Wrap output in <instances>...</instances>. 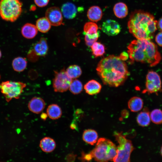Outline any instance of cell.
Here are the masks:
<instances>
[{"instance_id":"cell-28","label":"cell","mask_w":162,"mask_h":162,"mask_svg":"<svg viewBox=\"0 0 162 162\" xmlns=\"http://www.w3.org/2000/svg\"><path fill=\"white\" fill-rule=\"evenodd\" d=\"M93 55L95 57L103 56L105 52L104 45L99 42H94L91 46Z\"/></svg>"},{"instance_id":"cell-2","label":"cell","mask_w":162,"mask_h":162,"mask_svg":"<svg viewBox=\"0 0 162 162\" xmlns=\"http://www.w3.org/2000/svg\"><path fill=\"white\" fill-rule=\"evenodd\" d=\"M157 23L150 14L137 10L131 14L128 26L130 32L137 39L150 40L157 29Z\"/></svg>"},{"instance_id":"cell-40","label":"cell","mask_w":162,"mask_h":162,"mask_svg":"<svg viewBox=\"0 0 162 162\" xmlns=\"http://www.w3.org/2000/svg\"><path fill=\"white\" fill-rule=\"evenodd\" d=\"M0 77H1V76H0Z\"/></svg>"},{"instance_id":"cell-17","label":"cell","mask_w":162,"mask_h":162,"mask_svg":"<svg viewBox=\"0 0 162 162\" xmlns=\"http://www.w3.org/2000/svg\"><path fill=\"white\" fill-rule=\"evenodd\" d=\"M39 146L41 150L46 153L52 152L56 147V143L52 138L46 137L43 138L40 141Z\"/></svg>"},{"instance_id":"cell-25","label":"cell","mask_w":162,"mask_h":162,"mask_svg":"<svg viewBox=\"0 0 162 162\" xmlns=\"http://www.w3.org/2000/svg\"><path fill=\"white\" fill-rule=\"evenodd\" d=\"M27 62L26 58L18 57L14 58L12 63V67L14 70L17 72L23 71L26 68Z\"/></svg>"},{"instance_id":"cell-34","label":"cell","mask_w":162,"mask_h":162,"mask_svg":"<svg viewBox=\"0 0 162 162\" xmlns=\"http://www.w3.org/2000/svg\"><path fill=\"white\" fill-rule=\"evenodd\" d=\"M155 40L157 44L160 46H162V31L157 34Z\"/></svg>"},{"instance_id":"cell-18","label":"cell","mask_w":162,"mask_h":162,"mask_svg":"<svg viewBox=\"0 0 162 162\" xmlns=\"http://www.w3.org/2000/svg\"><path fill=\"white\" fill-rule=\"evenodd\" d=\"M101 86L95 80L88 81L84 85V88L86 93L89 95H93L99 93L101 89Z\"/></svg>"},{"instance_id":"cell-27","label":"cell","mask_w":162,"mask_h":162,"mask_svg":"<svg viewBox=\"0 0 162 162\" xmlns=\"http://www.w3.org/2000/svg\"><path fill=\"white\" fill-rule=\"evenodd\" d=\"M66 71L68 76L72 79L79 77L82 73L81 68L77 65L70 66L67 69Z\"/></svg>"},{"instance_id":"cell-36","label":"cell","mask_w":162,"mask_h":162,"mask_svg":"<svg viewBox=\"0 0 162 162\" xmlns=\"http://www.w3.org/2000/svg\"><path fill=\"white\" fill-rule=\"evenodd\" d=\"M157 27L160 31H162V17L157 22Z\"/></svg>"},{"instance_id":"cell-1","label":"cell","mask_w":162,"mask_h":162,"mask_svg":"<svg viewBox=\"0 0 162 162\" xmlns=\"http://www.w3.org/2000/svg\"><path fill=\"white\" fill-rule=\"evenodd\" d=\"M104 84L117 87L122 85L129 75L127 64L119 56L110 55L102 58L96 68Z\"/></svg>"},{"instance_id":"cell-3","label":"cell","mask_w":162,"mask_h":162,"mask_svg":"<svg viewBox=\"0 0 162 162\" xmlns=\"http://www.w3.org/2000/svg\"><path fill=\"white\" fill-rule=\"evenodd\" d=\"M117 147L110 140L104 138L98 139L94 148L89 153L97 161H112L116 154Z\"/></svg>"},{"instance_id":"cell-8","label":"cell","mask_w":162,"mask_h":162,"mask_svg":"<svg viewBox=\"0 0 162 162\" xmlns=\"http://www.w3.org/2000/svg\"><path fill=\"white\" fill-rule=\"evenodd\" d=\"M54 72V77L53 80L54 91L60 92L67 91L69 88L72 79L68 76L64 69Z\"/></svg>"},{"instance_id":"cell-38","label":"cell","mask_w":162,"mask_h":162,"mask_svg":"<svg viewBox=\"0 0 162 162\" xmlns=\"http://www.w3.org/2000/svg\"><path fill=\"white\" fill-rule=\"evenodd\" d=\"M160 153L161 155L162 156V146H161L160 149Z\"/></svg>"},{"instance_id":"cell-9","label":"cell","mask_w":162,"mask_h":162,"mask_svg":"<svg viewBox=\"0 0 162 162\" xmlns=\"http://www.w3.org/2000/svg\"><path fill=\"white\" fill-rule=\"evenodd\" d=\"M161 89V81L159 75L156 72H148L146 77V88L143 92L148 94L156 93Z\"/></svg>"},{"instance_id":"cell-32","label":"cell","mask_w":162,"mask_h":162,"mask_svg":"<svg viewBox=\"0 0 162 162\" xmlns=\"http://www.w3.org/2000/svg\"><path fill=\"white\" fill-rule=\"evenodd\" d=\"M85 40L86 45L91 46L92 44L96 42L98 39L99 34L98 31L92 34H86Z\"/></svg>"},{"instance_id":"cell-33","label":"cell","mask_w":162,"mask_h":162,"mask_svg":"<svg viewBox=\"0 0 162 162\" xmlns=\"http://www.w3.org/2000/svg\"><path fill=\"white\" fill-rule=\"evenodd\" d=\"M36 5L40 7H43L46 6L48 4L49 0H34Z\"/></svg>"},{"instance_id":"cell-5","label":"cell","mask_w":162,"mask_h":162,"mask_svg":"<svg viewBox=\"0 0 162 162\" xmlns=\"http://www.w3.org/2000/svg\"><path fill=\"white\" fill-rule=\"evenodd\" d=\"M114 135L118 145L117 147L116 154L113 161H130V155L134 149L131 142L120 133L116 132Z\"/></svg>"},{"instance_id":"cell-37","label":"cell","mask_w":162,"mask_h":162,"mask_svg":"<svg viewBox=\"0 0 162 162\" xmlns=\"http://www.w3.org/2000/svg\"><path fill=\"white\" fill-rule=\"evenodd\" d=\"M47 115L44 113H43L41 114L40 115V117L41 119L43 120H45L47 117Z\"/></svg>"},{"instance_id":"cell-22","label":"cell","mask_w":162,"mask_h":162,"mask_svg":"<svg viewBox=\"0 0 162 162\" xmlns=\"http://www.w3.org/2000/svg\"><path fill=\"white\" fill-rule=\"evenodd\" d=\"M46 112L48 116L53 120L59 118L62 114L61 108L57 104H55L49 105L47 108Z\"/></svg>"},{"instance_id":"cell-35","label":"cell","mask_w":162,"mask_h":162,"mask_svg":"<svg viewBox=\"0 0 162 162\" xmlns=\"http://www.w3.org/2000/svg\"><path fill=\"white\" fill-rule=\"evenodd\" d=\"M129 56L128 53L125 52H122L120 55L119 57L122 61H124L127 60Z\"/></svg>"},{"instance_id":"cell-7","label":"cell","mask_w":162,"mask_h":162,"mask_svg":"<svg viewBox=\"0 0 162 162\" xmlns=\"http://www.w3.org/2000/svg\"><path fill=\"white\" fill-rule=\"evenodd\" d=\"M26 86L25 83L21 82L8 81L0 84V89L8 102L13 98H19Z\"/></svg>"},{"instance_id":"cell-11","label":"cell","mask_w":162,"mask_h":162,"mask_svg":"<svg viewBox=\"0 0 162 162\" xmlns=\"http://www.w3.org/2000/svg\"><path fill=\"white\" fill-rule=\"evenodd\" d=\"M45 17L51 25L58 26L62 24V14L58 7H52L48 8L46 12Z\"/></svg>"},{"instance_id":"cell-26","label":"cell","mask_w":162,"mask_h":162,"mask_svg":"<svg viewBox=\"0 0 162 162\" xmlns=\"http://www.w3.org/2000/svg\"><path fill=\"white\" fill-rule=\"evenodd\" d=\"M50 23L46 17L38 19L36 22V26L40 32L45 33L48 32L51 27Z\"/></svg>"},{"instance_id":"cell-13","label":"cell","mask_w":162,"mask_h":162,"mask_svg":"<svg viewBox=\"0 0 162 162\" xmlns=\"http://www.w3.org/2000/svg\"><path fill=\"white\" fill-rule=\"evenodd\" d=\"M28 107L29 110L35 114L40 113L45 107V103L42 98L35 97L32 98L29 101Z\"/></svg>"},{"instance_id":"cell-15","label":"cell","mask_w":162,"mask_h":162,"mask_svg":"<svg viewBox=\"0 0 162 162\" xmlns=\"http://www.w3.org/2000/svg\"><path fill=\"white\" fill-rule=\"evenodd\" d=\"M48 47L46 39L44 38H40L34 46V52L38 56H44L47 54Z\"/></svg>"},{"instance_id":"cell-23","label":"cell","mask_w":162,"mask_h":162,"mask_svg":"<svg viewBox=\"0 0 162 162\" xmlns=\"http://www.w3.org/2000/svg\"><path fill=\"white\" fill-rule=\"evenodd\" d=\"M113 10L115 16L119 18H124L128 13V9L127 5L122 2L116 3L114 6Z\"/></svg>"},{"instance_id":"cell-4","label":"cell","mask_w":162,"mask_h":162,"mask_svg":"<svg viewBox=\"0 0 162 162\" xmlns=\"http://www.w3.org/2000/svg\"><path fill=\"white\" fill-rule=\"evenodd\" d=\"M22 7L19 0H0V16L4 20L14 22L21 14Z\"/></svg>"},{"instance_id":"cell-19","label":"cell","mask_w":162,"mask_h":162,"mask_svg":"<svg viewBox=\"0 0 162 162\" xmlns=\"http://www.w3.org/2000/svg\"><path fill=\"white\" fill-rule=\"evenodd\" d=\"M98 135L97 132L92 129L86 130L83 132L82 138L86 143L92 145H94L98 140Z\"/></svg>"},{"instance_id":"cell-21","label":"cell","mask_w":162,"mask_h":162,"mask_svg":"<svg viewBox=\"0 0 162 162\" xmlns=\"http://www.w3.org/2000/svg\"><path fill=\"white\" fill-rule=\"evenodd\" d=\"M143 103L142 99L138 97L131 98L128 102V106L130 110L136 112L140 111L143 108Z\"/></svg>"},{"instance_id":"cell-39","label":"cell","mask_w":162,"mask_h":162,"mask_svg":"<svg viewBox=\"0 0 162 162\" xmlns=\"http://www.w3.org/2000/svg\"><path fill=\"white\" fill-rule=\"evenodd\" d=\"M1 56H2V53H1V51L0 50V58H1Z\"/></svg>"},{"instance_id":"cell-20","label":"cell","mask_w":162,"mask_h":162,"mask_svg":"<svg viewBox=\"0 0 162 162\" xmlns=\"http://www.w3.org/2000/svg\"><path fill=\"white\" fill-rule=\"evenodd\" d=\"M103 13L100 8L97 6L91 7L88 10L87 16L88 19L92 22L100 20L102 16Z\"/></svg>"},{"instance_id":"cell-16","label":"cell","mask_w":162,"mask_h":162,"mask_svg":"<svg viewBox=\"0 0 162 162\" xmlns=\"http://www.w3.org/2000/svg\"><path fill=\"white\" fill-rule=\"evenodd\" d=\"M21 32L24 38L31 39L34 38L36 35L38 29L36 26L31 23H27L22 27Z\"/></svg>"},{"instance_id":"cell-24","label":"cell","mask_w":162,"mask_h":162,"mask_svg":"<svg viewBox=\"0 0 162 162\" xmlns=\"http://www.w3.org/2000/svg\"><path fill=\"white\" fill-rule=\"evenodd\" d=\"M150 113L147 110H145L137 115L136 121L139 125L145 127L148 126L151 122Z\"/></svg>"},{"instance_id":"cell-6","label":"cell","mask_w":162,"mask_h":162,"mask_svg":"<svg viewBox=\"0 0 162 162\" xmlns=\"http://www.w3.org/2000/svg\"><path fill=\"white\" fill-rule=\"evenodd\" d=\"M149 40L137 39L129 44L127 47L128 53L132 62L147 63L146 49Z\"/></svg>"},{"instance_id":"cell-31","label":"cell","mask_w":162,"mask_h":162,"mask_svg":"<svg viewBox=\"0 0 162 162\" xmlns=\"http://www.w3.org/2000/svg\"><path fill=\"white\" fill-rule=\"evenodd\" d=\"M98 28V26L95 23L88 22L85 24L83 30L85 34H92L97 32Z\"/></svg>"},{"instance_id":"cell-12","label":"cell","mask_w":162,"mask_h":162,"mask_svg":"<svg viewBox=\"0 0 162 162\" xmlns=\"http://www.w3.org/2000/svg\"><path fill=\"white\" fill-rule=\"evenodd\" d=\"M101 29L103 32L107 35L114 36L119 33L121 27L117 21L110 19L103 22Z\"/></svg>"},{"instance_id":"cell-14","label":"cell","mask_w":162,"mask_h":162,"mask_svg":"<svg viewBox=\"0 0 162 162\" xmlns=\"http://www.w3.org/2000/svg\"><path fill=\"white\" fill-rule=\"evenodd\" d=\"M61 12L65 18L71 19L76 16L77 9L74 4L70 2H67L62 5Z\"/></svg>"},{"instance_id":"cell-10","label":"cell","mask_w":162,"mask_h":162,"mask_svg":"<svg viewBox=\"0 0 162 162\" xmlns=\"http://www.w3.org/2000/svg\"><path fill=\"white\" fill-rule=\"evenodd\" d=\"M147 63L152 67L157 64L161 59L160 54L158 50L157 46L149 40L146 49Z\"/></svg>"},{"instance_id":"cell-30","label":"cell","mask_w":162,"mask_h":162,"mask_svg":"<svg viewBox=\"0 0 162 162\" xmlns=\"http://www.w3.org/2000/svg\"><path fill=\"white\" fill-rule=\"evenodd\" d=\"M151 120L154 123L159 124H162V110L156 109L153 110L150 113Z\"/></svg>"},{"instance_id":"cell-29","label":"cell","mask_w":162,"mask_h":162,"mask_svg":"<svg viewBox=\"0 0 162 162\" xmlns=\"http://www.w3.org/2000/svg\"><path fill=\"white\" fill-rule=\"evenodd\" d=\"M70 92L74 94L80 93L82 91L83 86L82 83L78 80H72L69 87Z\"/></svg>"}]
</instances>
